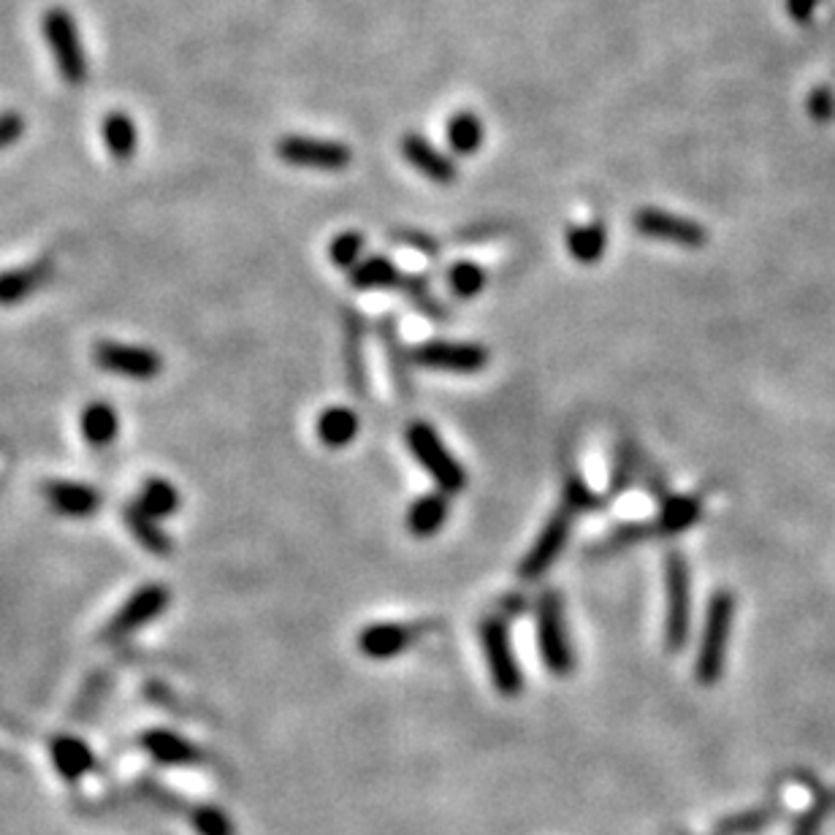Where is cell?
Segmentation results:
<instances>
[{
  "instance_id": "ffe728a7",
  "label": "cell",
  "mask_w": 835,
  "mask_h": 835,
  "mask_svg": "<svg viewBox=\"0 0 835 835\" xmlns=\"http://www.w3.org/2000/svg\"><path fill=\"white\" fill-rule=\"evenodd\" d=\"M55 264L52 261H36V264L22 266V269L0 272V307H11L39 293L43 285L52 279Z\"/></svg>"
},
{
  "instance_id": "f546056e",
  "label": "cell",
  "mask_w": 835,
  "mask_h": 835,
  "mask_svg": "<svg viewBox=\"0 0 835 835\" xmlns=\"http://www.w3.org/2000/svg\"><path fill=\"white\" fill-rule=\"evenodd\" d=\"M448 145L456 155H472L483 145V122L472 111H459L448 122Z\"/></svg>"
},
{
  "instance_id": "e0dca14e",
  "label": "cell",
  "mask_w": 835,
  "mask_h": 835,
  "mask_svg": "<svg viewBox=\"0 0 835 835\" xmlns=\"http://www.w3.org/2000/svg\"><path fill=\"white\" fill-rule=\"evenodd\" d=\"M49 757H52V768L58 776L68 784H77L96 768V754L77 735H55L49 740Z\"/></svg>"
},
{
  "instance_id": "52a82bcc",
  "label": "cell",
  "mask_w": 835,
  "mask_h": 835,
  "mask_svg": "<svg viewBox=\"0 0 835 835\" xmlns=\"http://www.w3.org/2000/svg\"><path fill=\"white\" fill-rule=\"evenodd\" d=\"M168 602H171L168 586L145 583L122 602V608L117 610L109 621H106L101 629V644H120V640L130 638V635L139 632L141 627H147L149 621L158 619L160 613H166Z\"/></svg>"
},
{
  "instance_id": "74e56055",
  "label": "cell",
  "mask_w": 835,
  "mask_h": 835,
  "mask_svg": "<svg viewBox=\"0 0 835 835\" xmlns=\"http://www.w3.org/2000/svg\"><path fill=\"white\" fill-rule=\"evenodd\" d=\"M391 239L399 242L402 247H410V250L426 255V258H438L440 255V242L434 239V236H429L426 230H418V228H396L391 230Z\"/></svg>"
},
{
  "instance_id": "d590c367",
  "label": "cell",
  "mask_w": 835,
  "mask_h": 835,
  "mask_svg": "<svg viewBox=\"0 0 835 835\" xmlns=\"http://www.w3.org/2000/svg\"><path fill=\"white\" fill-rule=\"evenodd\" d=\"M608 497H597L595 491L586 485L581 478L578 475H567V483H564V497H562V504L567 510H572V513H591V510H602L606 508Z\"/></svg>"
},
{
  "instance_id": "5b68a950",
  "label": "cell",
  "mask_w": 835,
  "mask_h": 835,
  "mask_svg": "<svg viewBox=\"0 0 835 835\" xmlns=\"http://www.w3.org/2000/svg\"><path fill=\"white\" fill-rule=\"evenodd\" d=\"M481 646L489 662L491 684L502 697H519L523 689V672L515 659L513 644H510V629L502 616H489L481 621Z\"/></svg>"
},
{
  "instance_id": "8d00e7d4",
  "label": "cell",
  "mask_w": 835,
  "mask_h": 835,
  "mask_svg": "<svg viewBox=\"0 0 835 835\" xmlns=\"http://www.w3.org/2000/svg\"><path fill=\"white\" fill-rule=\"evenodd\" d=\"M139 793L145 795L155 808H160V812H168V814L188 812V808H185L183 797L174 795V793H168L164 784L153 782V778H141V782H139Z\"/></svg>"
},
{
  "instance_id": "f35d334b",
  "label": "cell",
  "mask_w": 835,
  "mask_h": 835,
  "mask_svg": "<svg viewBox=\"0 0 835 835\" xmlns=\"http://www.w3.org/2000/svg\"><path fill=\"white\" fill-rule=\"evenodd\" d=\"M808 111L816 122H831L835 117V96L827 87H819L808 96Z\"/></svg>"
},
{
  "instance_id": "ba28073f",
  "label": "cell",
  "mask_w": 835,
  "mask_h": 835,
  "mask_svg": "<svg viewBox=\"0 0 835 835\" xmlns=\"http://www.w3.org/2000/svg\"><path fill=\"white\" fill-rule=\"evenodd\" d=\"M92 361H96L98 370L109 372V375L139 380V383H149V380L160 377V372H164V355L158 351L115 340L96 342L92 345Z\"/></svg>"
},
{
  "instance_id": "603a6c76",
  "label": "cell",
  "mask_w": 835,
  "mask_h": 835,
  "mask_svg": "<svg viewBox=\"0 0 835 835\" xmlns=\"http://www.w3.org/2000/svg\"><path fill=\"white\" fill-rule=\"evenodd\" d=\"M353 291H399L404 272L385 255H372L347 272Z\"/></svg>"
},
{
  "instance_id": "ee69618b",
  "label": "cell",
  "mask_w": 835,
  "mask_h": 835,
  "mask_svg": "<svg viewBox=\"0 0 835 835\" xmlns=\"http://www.w3.org/2000/svg\"><path fill=\"white\" fill-rule=\"evenodd\" d=\"M819 816H816V814H808L806 816V819H803L800 822V825H797L795 827V833L793 835H819Z\"/></svg>"
},
{
  "instance_id": "7c38bea8",
  "label": "cell",
  "mask_w": 835,
  "mask_h": 835,
  "mask_svg": "<svg viewBox=\"0 0 835 835\" xmlns=\"http://www.w3.org/2000/svg\"><path fill=\"white\" fill-rule=\"evenodd\" d=\"M415 364L426 366V370H442V372H459V375H475L489 366V351L475 342H442L432 340L423 345L413 347Z\"/></svg>"
},
{
  "instance_id": "3957f363",
  "label": "cell",
  "mask_w": 835,
  "mask_h": 835,
  "mask_svg": "<svg viewBox=\"0 0 835 835\" xmlns=\"http://www.w3.org/2000/svg\"><path fill=\"white\" fill-rule=\"evenodd\" d=\"M407 445L418 459V464L434 478L442 494H461L466 489V470L459 464L456 456L442 445L440 434L429 423L415 421L407 429Z\"/></svg>"
},
{
  "instance_id": "484cf974",
  "label": "cell",
  "mask_w": 835,
  "mask_h": 835,
  "mask_svg": "<svg viewBox=\"0 0 835 835\" xmlns=\"http://www.w3.org/2000/svg\"><path fill=\"white\" fill-rule=\"evenodd\" d=\"M358 415L353 413L351 407H342V404H334V407L323 410L321 418H317V438L326 448H347L358 434Z\"/></svg>"
},
{
  "instance_id": "44dd1931",
  "label": "cell",
  "mask_w": 835,
  "mask_h": 835,
  "mask_svg": "<svg viewBox=\"0 0 835 835\" xmlns=\"http://www.w3.org/2000/svg\"><path fill=\"white\" fill-rule=\"evenodd\" d=\"M657 519H651V538H672V534H681L700 519L703 513V500L697 494L687 497H668L665 502H659Z\"/></svg>"
},
{
  "instance_id": "4dcf8cb0",
  "label": "cell",
  "mask_w": 835,
  "mask_h": 835,
  "mask_svg": "<svg viewBox=\"0 0 835 835\" xmlns=\"http://www.w3.org/2000/svg\"><path fill=\"white\" fill-rule=\"evenodd\" d=\"M399 293H404V296L410 298V304L418 310L421 315H426L429 321H448L451 317V313H448L445 307L438 302V298L432 296V291H429V279L426 277H415V274H404L402 285H399Z\"/></svg>"
},
{
  "instance_id": "b9f144b4",
  "label": "cell",
  "mask_w": 835,
  "mask_h": 835,
  "mask_svg": "<svg viewBox=\"0 0 835 835\" xmlns=\"http://www.w3.org/2000/svg\"><path fill=\"white\" fill-rule=\"evenodd\" d=\"M819 3L822 0H787V14L793 17L795 22H808Z\"/></svg>"
},
{
  "instance_id": "6da1fadb",
  "label": "cell",
  "mask_w": 835,
  "mask_h": 835,
  "mask_svg": "<svg viewBox=\"0 0 835 835\" xmlns=\"http://www.w3.org/2000/svg\"><path fill=\"white\" fill-rule=\"evenodd\" d=\"M735 619V597L730 589H719L710 597L706 610V625H703L700 648L695 659V678L700 687H716L727 668V648H730V632Z\"/></svg>"
},
{
  "instance_id": "8fae6325",
  "label": "cell",
  "mask_w": 835,
  "mask_h": 835,
  "mask_svg": "<svg viewBox=\"0 0 835 835\" xmlns=\"http://www.w3.org/2000/svg\"><path fill=\"white\" fill-rule=\"evenodd\" d=\"M277 155L283 158V164L317 168V171H342L353 160L351 147L342 141L310 139V136H283L277 141Z\"/></svg>"
},
{
  "instance_id": "7402d4cb",
  "label": "cell",
  "mask_w": 835,
  "mask_h": 835,
  "mask_svg": "<svg viewBox=\"0 0 835 835\" xmlns=\"http://www.w3.org/2000/svg\"><path fill=\"white\" fill-rule=\"evenodd\" d=\"M122 521H126L128 532L134 534V540L145 548V551L153 553V557H171L174 543H171V538L164 532V527L158 523L160 519L149 515L139 502L126 504V510H122Z\"/></svg>"
},
{
  "instance_id": "d6986e66",
  "label": "cell",
  "mask_w": 835,
  "mask_h": 835,
  "mask_svg": "<svg viewBox=\"0 0 835 835\" xmlns=\"http://www.w3.org/2000/svg\"><path fill=\"white\" fill-rule=\"evenodd\" d=\"M345 321V372L347 385L358 399L370 396V377H366V361H364V317L355 313L353 307H345L342 313Z\"/></svg>"
},
{
  "instance_id": "1f68e13d",
  "label": "cell",
  "mask_w": 835,
  "mask_h": 835,
  "mask_svg": "<svg viewBox=\"0 0 835 835\" xmlns=\"http://www.w3.org/2000/svg\"><path fill=\"white\" fill-rule=\"evenodd\" d=\"M190 827L196 835H236V825L228 812L212 803H198L188 812Z\"/></svg>"
},
{
  "instance_id": "4fadbf2b",
  "label": "cell",
  "mask_w": 835,
  "mask_h": 835,
  "mask_svg": "<svg viewBox=\"0 0 835 835\" xmlns=\"http://www.w3.org/2000/svg\"><path fill=\"white\" fill-rule=\"evenodd\" d=\"M426 629H438L434 621L429 625H407V621H377L361 629L358 635V651L366 659H375V662H385V659H394L402 651H407L418 638H423Z\"/></svg>"
},
{
  "instance_id": "7bdbcfd3",
  "label": "cell",
  "mask_w": 835,
  "mask_h": 835,
  "mask_svg": "<svg viewBox=\"0 0 835 835\" xmlns=\"http://www.w3.org/2000/svg\"><path fill=\"white\" fill-rule=\"evenodd\" d=\"M500 226H481L478 230H459V239H470V242H481L485 236L500 234Z\"/></svg>"
},
{
  "instance_id": "8992f818",
  "label": "cell",
  "mask_w": 835,
  "mask_h": 835,
  "mask_svg": "<svg viewBox=\"0 0 835 835\" xmlns=\"http://www.w3.org/2000/svg\"><path fill=\"white\" fill-rule=\"evenodd\" d=\"M41 30L49 49H52L60 77L68 85H82L87 79V58L82 39H79L77 20L66 9H49L41 20Z\"/></svg>"
},
{
  "instance_id": "2e32d148",
  "label": "cell",
  "mask_w": 835,
  "mask_h": 835,
  "mask_svg": "<svg viewBox=\"0 0 835 835\" xmlns=\"http://www.w3.org/2000/svg\"><path fill=\"white\" fill-rule=\"evenodd\" d=\"M377 334L385 347V358H389V370H391V380H394L396 394L402 396V402H413L415 389H413V377H410V364H415V361H413V353H407V347H404L402 336H399L394 317H389V315L380 317Z\"/></svg>"
},
{
  "instance_id": "4316f807",
  "label": "cell",
  "mask_w": 835,
  "mask_h": 835,
  "mask_svg": "<svg viewBox=\"0 0 835 835\" xmlns=\"http://www.w3.org/2000/svg\"><path fill=\"white\" fill-rule=\"evenodd\" d=\"M606 247L608 230L600 220L567 228V253H570L578 264H597V261L606 255Z\"/></svg>"
},
{
  "instance_id": "9a60e30c",
  "label": "cell",
  "mask_w": 835,
  "mask_h": 835,
  "mask_svg": "<svg viewBox=\"0 0 835 835\" xmlns=\"http://www.w3.org/2000/svg\"><path fill=\"white\" fill-rule=\"evenodd\" d=\"M41 494L55 513L66 519H90L101 510V491L77 481H47L41 485Z\"/></svg>"
},
{
  "instance_id": "e575fe53",
  "label": "cell",
  "mask_w": 835,
  "mask_h": 835,
  "mask_svg": "<svg viewBox=\"0 0 835 835\" xmlns=\"http://www.w3.org/2000/svg\"><path fill=\"white\" fill-rule=\"evenodd\" d=\"M361 255H364V236L358 230H342L328 245V258L336 269H355L361 264Z\"/></svg>"
},
{
  "instance_id": "cb8c5ba5",
  "label": "cell",
  "mask_w": 835,
  "mask_h": 835,
  "mask_svg": "<svg viewBox=\"0 0 835 835\" xmlns=\"http://www.w3.org/2000/svg\"><path fill=\"white\" fill-rule=\"evenodd\" d=\"M448 513H451V504H448V494H423L410 504L407 510V529L413 538H434L442 527H445Z\"/></svg>"
},
{
  "instance_id": "9c48e42d",
  "label": "cell",
  "mask_w": 835,
  "mask_h": 835,
  "mask_svg": "<svg viewBox=\"0 0 835 835\" xmlns=\"http://www.w3.org/2000/svg\"><path fill=\"white\" fill-rule=\"evenodd\" d=\"M632 228L646 239L670 242V245L687 247V250H703L708 242V230L691 217L672 215V212L644 207L632 215Z\"/></svg>"
},
{
  "instance_id": "7a4b0ae2",
  "label": "cell",
  "mask_w": 835,
  "mask_h": 835,
  "mask_svg": "<svg viewBox=\"0 0 835 835\" xmlns=\"http://www.w3.org/2000/svg\"><path fill=\"white\" fill-rule=\"evenodd\" d=\"M538 644L543 665L553 676H570L576 670V648L564 625V606L557 589H546L538 600Z\"/></svg>"
},
{
  "instance_id": "d4e9b609",
  "label": "cell",
  "mask_w": 835,
  "mask_h": 835,
  "mask_svg": "<svg viewBox=\"0 0 835 835\" xmlns=\"http://www.w3.org/2000/svg\"><path fill=\"white\" fill-rule=\"evenodd\" d=\"M79 426H82L87 445L109 448L117 440V434H120V415H117V410L109 402H90L82 410Z\"/></svg>"
},
{
  "instance_id": "30bf717a",
  "label": "cell",
  "mask_w": 835,
  "mask_h": 835,
  "mask_svg": "<svg viewBox=\"0 0 835 835\" xmlns=\"http://www.w3.org/2000/svg\"><path fill=\"white\" fill-rule=\"evenodd\" d=\"M572 519H576V513L567 510L562 504V508H559L557 513L546 521L543 532L538 534L534 546L529 548L527 557L521 559V564H519L521 581H529V583L538 581V578H543L546 572L553 567V562L562 557L567 540H570V532H572Z\"/></svg>"
},
{
  "instance_id": "f1b7e54d",
  "label": "cell",
  "mask_w": 835,
  "mask_h": 835,
  "mask_svg": "<svg viewBox=\"0 0 835 835\" xmlns=\"http://www.w3.org/2000/svg\"><path fill=\"white\" fill-rule=\"evenodd\" d=\"M136 502H139L149 515H155V519H168V515H174L179 510L183 497H179V491L174 489L166 478H147V481L141 483Z\"/></svg>"
},
{
  "instance_id": "5bb4252c",
  "label": "cell",
  "mask_w": 835,
  "mask_h": 835,
  "mask_svg": "<svg viewBox=\"0 0 835 835\" xmlns=\"http://www.w3.org/2000/svg\"><path fill=\"white\" fill-rule=\"evenodd\" d=\"M139 746L153 763L166 765V768H193L204 759L202 749L185 735L166 730V727H153V730L141 733Z\"/></svg>"
},
{
  "instance_id": "ab89813d",
  "label": "cell",
  "mask_w": 835,
  "mask_h": 835,
  "mask_svg": "<svg viewBox=\"0 0 835 835\" xmlns=\"http://www.w3.org/2000/svg\"><path fill=\"white\" fill-rule=\"evenodd\" d=\"M770 819L773 816L768 812H757V814H746V816H733V819H727L721 827H727V833H735V835L759 833Z\"/></svg>"
},
{
  "instance_id": "60d3db41",
  "label": "cell",
  "mask_w": 835,
  "mask_h": 835,
  "mask_svg": "<svg viewBox=\"0 0 835 835\" xmlns=\"http://www.w3.org/2000/svg\"><path fill=\"white\" fill-rule=\"evenodd\" d=\"M22 130H24V122L20 115H14V111L0 115V149L14 145V141L22 136Z\"/></svg>"
},
{
  "instance_id": "836d02e7",
  "label": "cell",
  "mask_w": 835,
  "mask_h": 835,
  "mask_svg": "<svg viewBox=\"0 0 835 835\" xmlns=\"http://www.w3.org/2000/svg\"><path fill=\"white\" fill-rule=\"evenodd\" d=\"M638 466H640L638 451H635L629 442H621V445L616 448V461H613V472H610L608 500H613V497H621L629 489V485L638 481Z\"/></svg>"
},
{
  "instance_id": "d6a6232c",
  "label": "cell",
  "mask_w": 835,
  "mask_h": 835,
  "mask_svg": "<svg viewBox=\"0 0 835 835\" xmlns=\"http://www.w3.org/2000/svg\"><path fill=\"white\" fill-rule=\"evenodd\" d=\"M485 283H489V274L478 264H472V261H456L448 269V285H451L456 298H475L478 293H483Z\"/></svg>"
},
{
  "instance_id": "ac0fdd59",
  "label": "cell",
  "mask_w": 835,
  "mask_h": 835,
  "mask_svg": "<svg viewBox=\"0 0 835 835\" xmlns=\"http://www.w3.org/2000/svg\"><path fill=\"white\" fill-rule=\"evenodd\" d=\"M402 155H404V160L415 168V171H421L423 177L432 179V183H438V185L456 183L459 171H456V166H453V160L445 158V155H442L434 145H429L423 136H418V134L404 136Z\"/></svg>"
},
{
  "instance_id": "277c9868",
  "label": "cell",
  "mask_w": 835,
  "mask_h": 835,
  "mask_svg": "<svg viewBox=\"0 0 835 835\" xmlns=\"http://www.w3.org/2000/svg\"><path fill=\"white\" fill-rule=\"evenodd\" d=\"M665 589H668L665 648L676 654L687 648L691 629V578L687 557L681 551H670L665 557Z\"/></svg>"
},
{
  "instance_id": "83f0119b",
  "label": "cell",
  "mask_w": 835,
  "mask_h": 835,
  "mask_svg": "<svg viewBox=\"0 0 835 835\" xmlns=\"http://www.w3.org/2000/svg\"><path fill=\"white\" fill-rule=\"evenodd\" d=\"M104 141L111 158L120 160V164H128V160L134 158L136 145H139L136 122L130 120L126 111H111L104 120Z\"/></svg>"
}]
</instances>
